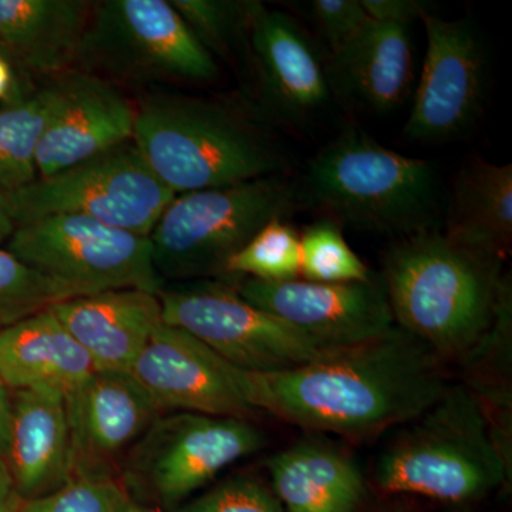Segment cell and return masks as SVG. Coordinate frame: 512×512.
Returning a JSON list of instances; mask_svg holds the SVG:
<instances>
[{"mask_svg":"<svg viewBox=\"0 0 512 512\" xmlns=\"http://www.w3.org/2000/svg\"><path fill=\"white\" fill-rule=\"evenodd\" d=\"M13 231H15V225L10 221L6 212L2 210V207H0V245L6 244L9 241Z\"/></svg>","mask_w":512,"mask_h":512,"instance_id":"74e56055","label":"cell"},{"mask_svg":"<svg viewBox=\"0 0 512 512\" xmlns=\"http://www.w3.org/2000/svg\"><path fill=\"white\" fill-rule=\"evenodd\" d=\"M464 386L487 417L491 436L512 468V281L505 274L493 323L464 356Z\"/></svg>","mask_w":512,"mask_h":512,"instance_id":"d4e9b609","label":"cell"},{"mask_svg":"<svg viewBox=\"0 0 512 512\" xmlns=\"http://www.w3.org/2000/svg\"><path fill=\"white\" fill-rule=\"evenodd\" d=\"M0 55H3L2 47H0Z\"/></svg>","mask_w":512,"mask_h":512,"instance_id":"60d3db41","label":"cell"},{"mask_svg":"<svg viewBox=\"0 0 512 512\" xmlns=\"http://www.w3.org/2000/svg\"><path fill=\"white\" fill-rule=\"evenodd\" d=\"M295 181L301 208L342 225L396 239L443 227L439 168L382 146L356 124L320 148Z\"/></svg>","mask_w":512,"mask_h":512,"instance_id":"3957f363","label":"cell"},{"mask_svg":"<svg viewBox=\"0 0 512 512\" xmlns=\"http://www.w3.org/2000/svg\"><path fill=\"white\" fill-rule=\"evenodd\" d=\"M74 69L124 82H212L217 60L170 0L93 3Z\"/></svg>","mask_w":512,"mask_h":512,"instance_id":"52a82bcc","label":"cell"},{"mask_svg":"<svg viewBox=\"0 0 512 512\" xmlns=\"http://www.w3.org/2000/svg\"><path fill=\"white\" fill-rule=\"evenodd\" d=\"M10 426V390L0 380V460L5 461L8 451Z\"/></svg>","mask_w":512,"mask_h":512,"instance_id":"8d00e7d4","label":"cell"},{"mask_svg":"<svg viewBox=\"0 0 512 512\" xmlns=\"http://www.w3.org/2000/svg\"><path fill=\"white\" fill-rule=\"evenodd\" d=\"M427 49L413 106L403 128L416 143L463 140L476 130L490 94L491 63L476 20L426 15Z\"/></svg>","mask_w":512,"mask_h":512,"instance_id":"7c38bea8","label":"cell"},{"mask_svg":"<svg viewBox=\"0 0 512 512\" xmlns=\"http://www.w3.org/2000/svg\"><path fill=\"white\" fill-rule=\"evenodd\" d=\"M362 5L370 19L402 25H410L416 19L421 20L437 8L434 3L426 0H362Z\"/></svg>","mask_w":512,"mask_h":512,"instance_id":"836d02e7","label":"cell"},{"mask_svg":"<svg viewBox=\"0 0 512 512\" xmlns=\"http://www.w3.org/2000/svg\"><path fill=\"white\" fill-rule=\"evenodd\" d=\"M6 249L80 295L110 289L160 293L150 239L82 215H50L18 225Z\"/></svg>","mask_w":512,"mask_h":512,"instance_id":"30bf717a","label":"cell"},{"mask_svg":"<svg viewBox=\"0 0 512 512\" xmlns=\"http://www.w3.org/2000/svg\"><path fill=\"white\" fill-rule=\"evenodd\" d=\"M5 464L23 501L52 493L72 480V439L63 393L10 392Z\"/></svg>","mask_w":512,"mask_h":512,"instance_id":"ffe728a7","label":"cell"},{"mask_svg":"<svg viewBox=\"0 0 512 512\" xmlns=\"http://www.w3.org/2000/svg\"><path fill=\"white\" fill-rule=\"evenodd\" d=\"M23 498L13 483L5 461L0 460V512H19Z\"/></svg>","mask_w":512,"mask_h":512,"instance_id":"e575fe53","label":"cell"},{"mask_svg":"<svg viewBox=\"0 0 512 512\" xmlns=\"http://www.w3.org/2000/svg\"><path fill=\"white\" fill-rule=\"evenodd\" d=\"M266 467L286 512H359L365 503V477L355 458L318 437L296 441Z\"/></svg>","mask_w":512,"mask_h":512,"instance_id":"7402d4cb","label":"cell"},{"mask_svg":"<svg viewBox=\"0 0 512 512\" xmlns=\"http://www.w3.org/2000/svg\"><path fill=\"white\" fill-rule=\"evenodd\" d=\"M64 397L73 478L116 477L117 461L163 416L151 394L131 373L94 370Z\"/></svg>","mask_w":512,"mask_h":512,"instance_id":"2e32d148","label":"cell"},{"mask_svg":"<svg viewBox=\"0 0 512 512\" xmlns=\"http://www.w3.org/2000/svg\"><path fill=\"white\" fill-rule=\"evenodd\" d=\"M56 101L55 77L23 87L0 109V195L37 180L36 153Z\"/></svg>","mask_w":512,"mask_h":512,"instance_id":"484cf974","label":"cell"},{"mask_svg":"<svg viewBox=\"0 0 512 512\" xmlns=\"http://www.w3.org/2000/svg\"><path fill=\"white\" fill-rule=\"evenodd\" d=\"M22 84L16 79L12 63L5 56L0 55V100L8 103L23 89Z\"/></svg>","mask_w":512,"mask_h":512,"instance_id":"d590c367","label":"cell"},{"mask_svg":"<svg viewBox=\"0 0 512 512\" xmlns=\"http://www.w3.org/2000/svg\"><path fill=\"white\" fill-rule=\"evenodd\" d=\"M380 512H413V510L409 505L402 503V501H397V503L390 504L389 507L383 508Z\"/></svg>","mask_w":512,"mask_h":512,"instance_id":"ab89813d","label":"cell"},{"mask_svg":"<svg viewBox=\"0 0 512 512\" xmlns=\"http://www.w3.org/2000/svg\"><path fill=\"white\" fill-rule=\"evenodd\" d=\"M266 446L252 420L175 412L160 416L124 457L121 484L161 507H180L222 470Z\"/></svg>","mask_w":512,"mask_h":512,"instance_id":"9c48e42d","label":"cell"},{"mask_svg":"<svg viewBox=\"0 0 512 512\" xmlns=\"http://www.w3.org/2000/svg\"><path fill=\"white\" fill-rule=\"evenodd\" d=\"M291 281L301 276V234L285 218H275L229 259L225 278Z\"/></svg>","mask_w":512,"mask_h":512,"instance_id":"83f0119b","label":"cell"},{"mask_svg":"<svg viewBox=\"0 0 512 512\" xmlns=\"http://www.w3.org/2000/svg\"><path fill=\"white\" fill-rule=\"evenodd\" d=\"M301 208L291 175L175 195L148 235L163 284L225 278L229 259L275 218Z\"/></svg>","mask_w":512,"mask_h":512,"instance_id":"8992f818","label":"cell"},{"mask_svg":"<svg viewBox=\"0 0 512 512\" xmlns=\"http://www.w3.org/2000/svg\"><path fill=\"white\" fill-rule=\"evenodd\" d=\"M133 143L175 195L289 174L292 167L264 127L201 97L160 94L141 101Z\"/></svg>","mask_w":512,"mask_h":512,"instance_id":"277c9868","label":"cell"},{"mask_svg":"<svg viewBox=\"0 0 512 512\" xmlns=\"http://www.w3.org/2000/svg\"><path fill=\"white\" fill-rule=\"evenodd\" d=\"M128 497L117 477H74L52 493L23 501L19 512H120Z\"/></svg>","mask_w":512,"mask_h":512,"instance_id":"4dcf8cb0","label":"cell"},{"mask_svg":"<svg viewBox=\"0 0 512 512\" xmlns=\"http://www.w3.org/2000/svg\"><path fill=\"white\" fill-rule=\"evenodd\" d=\"M248 62L269 119L288 127H313L336 106L328 60L311 33L288 13L261 3L249 33Z\"/></svg>","mask_w":512,"mask_h":512,"instance_id":"5bb4252c","label":"cell"},{"mask_svg":"<svg viewBox=\"0 0 512 512\" xmlns=\"http://www.w3.org/2000/svg\"><path fill=\"white\" fill-rule=\"evenodd\" d=\"M175 512H286L271 488L251 476L229 477Z\"/></svg>","mask_w":512,"mask_h":512,"instance_id":"1f68e13d","label":"cell"},{"mask_svg":"<svg viewBox=\"0 0 512 512\" xmlns=\"http://www.w3.org/2000/svg\"><path fill=\"white\" fill-rule=\"evenodd\" d=\"M447 387L440 360L399 326L292 369L244 370L245 396L256 412L356 439L409 423Z\"/></svg>","mask_w":512,"mask_h":512,"instance_id":"6da1fadb","label":"cell"},{"mask_svg":"<svg viewBox=\"0 0 512 512\" xmlns=\"http://www.w3.org/2000/svg\"><path fill=\"white\" fill-rule=\"evenodd\" d=\"M158 298L164 323L185 330L247 372L292 369L328 352L242 298L229 278L165 285Z\"/></svg>","mask_w":512,"mask_h":512,"instance_id":"8fae6325","label":"cell"},{"mask_svg":"<svg viewBox=\"0 0 512 512\" xmlns=\"http://www.w3.org/2000/svg\"><path fill=\"white\" fill-rule=\"evenodd\" d=\"M120 512H157L151 510L147 505L141 504L140 501L133 500V498L128 497L126 503H124L123 507H121Z\"/></svg>","mask_w":512,"mask_h":512,"instance_id":"f35d334b","label":"cell"},{"mask_svg":"<svg viewBox=\"0 0 512 512\" xmlns=\"http://www.w3.org/2000/svg\"><path fill=\"white\" fill-rule=\"evenodd\" d=\"M161 412L251 420L258 412L244 392V370L190 333L161 323L130 370Z\"/></svg>","mask_w":512,"mask_h":512,"instance_id":"9a60e30c","label":"cell"},{"mask_svg":"<svg viewBox=\"0 0 512 512\" xmlns=\"http://www.w3.org/2000/svg\"><path fill=\"white\" fill-rule=\"evenodd\" d=\"M92 8L84 0H0L3 56L37 79L73 70Z\"/></svg>","mask_w":512,"mask_h":512,"instance_id":"44dd1931","label":"cell"},{"mask_svg":"<svg viewBox=\"0 0 512 512\" xmlns=\"http://www.w3.org/2000/svg\"><path fill=\"white\" fill-rule=\"evenodd\" d=\"M308 12L330 55L349 42L369 20L362 0H313Z\"/></svg>","mask_w":512,"mask_h":512,"instance_id":"d6a6232c","label":"cell"},{"mask_svg":"<svg viewBox=\"0 0 512 512\" xmlns=\"http://www.w3.org/2000/svg\"><path fill=\"white\" fill-rule=\"evenodd\" d=\"M55 83V107L37 147V178L133 140L136 126L137 107L113 82L73 69L55 76Z\"/></svg>","mask_w":512,"mask_h":512,"instance_id":"e0dca14e","label":"cell"},{"mask_svg":"<svg viewBox=\"0 0 512 512\" xmlns=\"http://www.w3.org/2000/svg\"><path fill=\"white\" fill-rule=\"evenodd\" d=\"M99 372L130 373L148 340L164 322L157 293L110 289L50 306Z\"/></svg>","mask_w":512,"mask_h":512,"instance_id":"d6986e66","label":"cell"},{"mask_svg":"<svg viewBox=\"0 0 512 512\" xmlns=\"http://www.w3.org/2000/svg\"><path fill=\"white\" fill-rule=\"evenodd\" d=\"M74 296L82 295L30 268L8 249L0 248V330Z\"/></svg>","mask_w":512,"mask_h":512,"instance_id":"f546056e","label":"cell"},{"mask_svg":"<svg viewBox=\"0 0 512 512\" xmlns=\"http://www.w3.org/2000/svg\"><path fill=\"white\" fill-rule=\"evenodd\" d=\"M301 276L319 284H353L369 281L375 275L350 248L343 225L322 217L301 234Z\"/></svg>","mask_w":512,"mask_h":512,"instance_id":"f1b7e54d","label":"cell"},{"mask_svg":"<svg viewBox=\"0 0 512 512\" xmlns=\"http://www.w3.org/2000/svg\"><path fill=\"white\" fill-rule=\"evenodd\" d=\"M242 298L308 336L323 349L360 345L396 326L380 276L353 284L305 279L266 282L229 278Z\"/></svg>","mask_w":512,"mask_h":512,"instance_id":"4fadbf2b","label":"cell"},{"mask_svg":"<svg viewBox=\"0 0 512 512\" xmlns=\"http://www.w3.org/2000/svg\"><path fill=\"white\" fill-rule=\"evenodd\" d=\"M402 427L376 461L375 481L382 493L460 505L511 484L512 468L463 383L448 384L433 406Z\"/></svg>","mask_w":512,"mask_h":512,"instance_id":"5b68a950","label":"cell"},{"mask_svg":"<svg viewBox=\"0 0 512 512\" xmlns=\"http://www.w3.org/2000/svg\"><path fill=\"white\" fill-rule=\"evenodd\" d=\"M441 229L458 244L507 258L512 244V165L470 158L447 194Z\"/></svg>","mask_w":512,"mask_h":512,"instance_id":"cb8c5ba5","label":"cell"},{"mask_svg":"<svg viewBox=\"0 0 512 512\" xmlns=\"http://www.w3.org/2000/svg\"><path fill=\"white\" fill-rule=\"evenodd\" d=\"M192 35L212 57L234 60L248 57L249 33L256 10L255 0H170Z\"/></svg>","mask_w":512,"mask_h":512,"instance_id":"4316f807","label":"cell"},{"mask_svg":"<svg viewBox=\"0 0 512 512\" xmlns=\"http://www.w3.org/2000/svg\"><path fill=\"white\" fill-rule=\"evenodd\" d=\"M94 372L90 357L52 309L0 330V380L10 390L76 389Z\"/></svg>","mask_w":512,"mask_h":512,"instance_id":"603a6c76","label":"cell"},{"mask_svg":"<svg viewBox=\"0 0 512 512\" xmlns=\"http://www.w3.org/2000/svg\"><path fill=\"white\" fill-rule=\"evenodd\" d=\"M328 79L336 104L379 116L393 113L413 90L410 25L369 18L330 55Z\"/></svg>","mask_w":512,"mask_h":512,"instance_id":"ac0fdd59","label":"cell"},{"mask_svg":"<svg viewBox=\"0 0 512 512\" xmlns=\"http://www.w3.org/2000/svg\"><path fill=\"white\" fill-rule=\"evenodd\" d=\"M174 197L131 140L0 195V207L15 227L50 215H82L148 237Z\"/></svg>","mask_w":512,"mask_h":512,"instance_id":"ba28073f","label":"cell"},{"mask_svg":"<svg viewBox=\"0 0 512 512\" xmlns=\"http://www.w3.org/2000/svg\"><path fill=\"white\" fill-rule=\"evenodd\" d=\"M504 261L441 228L396 239L380 276L394 323L440 362L460 363L493 323Z\"/></svg>","mask_w":512,"mask_h":512,"instance_id":"7a4b0ae2","label":"cell"}]
</instances>
